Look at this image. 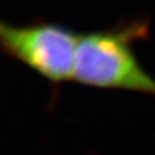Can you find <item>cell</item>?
<instances>
[{
  "mask_svg": "<svg viewBox=\"0 0 155 155\" xmlns=\"http://www.w3.org/2000/svg\"><path fill=\"white\" fill-rule=\"evenodd\" d=\"M148 23L132 21L82 33L72 81L84 86L155 95V79L139 63L133 46L146 40Z\"/></svg>",
  "mask_w": 155,
  "mask_h": 155,
  "instance_id": "1",
  "label": "cell"
},
{
  "mask_svg": "<svg viewBox=\"0 0 155 155\" xmlns=\"http://www.w3.org/2000/svg\"><path fill=\"white\" fill-rule=\"evenodd\" d=\"M81 35L54 22L0 24L2 53L55 86L72 79Z\"/></svg>",
  "mask_w": 155,
  "mask_h": 155,
  "instance_id": "2",
  "label": "cell"
}]
</instances>
